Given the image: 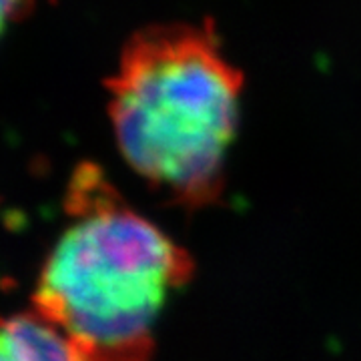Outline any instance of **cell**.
Listing matches in <instances>:
<instances>
[{"label":"cell","instance_id":"obj_1","mask_svg":"<svg viewBox=\"0 0 361 361\" xmlns=\"http://www.w3.org/2000/svg\"><path fill=\"white\" fill-rule=\"evenodd\" d=\"M104 89L130 169L173 203H215L245 89L215 23L171 20L135 30Z\"/></svg>","mask_w":361,"mask_h":361},{"label":"cell","instance_id":"obj_5","mask_svg":"<svg viewBox=\"0 0 361 361\" xmlns=\"http://www.w3.org/2000/svg\"><path fill=\"white\" fill-rule=\"evenodd\" d=\"M14 18L13 11H11V6H8V2L6 0H0V35H2V30H4V26L6 23Z\"/></svg>","mask_w":361,"mask_h":361},{"label":"cell","instance_id":"obj_2","mask_svg":"<svg viewBox=\"0 0 361 361\" xmlns=\"http://www.w3.org/2000/svg\"><path fill=\"white\" fill-rule=\"evenodd\" d=\"M68 199L75 221L42 267L37 313L80 361H149L159 311L193 261L92 165L78 169Z\"/></svg>","mask_w":361,"mask_h":361},{"label":"cell","instance_id":"obj_4","mask_svg":"<svg viewBox=\"0 0 361 361\" xmlns=\"http://www.w3.org/2000/svg\"><path fill=\"white\" fill-rule=\"evenodd\" d=\"M6 2H8L11 11H13L14 18H20V16L28 14V11H30L32 4H35V0H6Z\"/></svg>","mask_w":361,"mask_h":361},{"label":"cell","instance_id":"obj_3","mask_svg":"<svg viewBox=\"0 0 361 361\" xmlns=\"http://www.w3.org/2000/svg\"><path fill=\"white\" fill-rule=\"evenodd\" d=\"M0 361H80L73 345L40 313L13 317L0 327Z\"/></svg>","mask_w":361,"mask_h":361}]
</instances>
